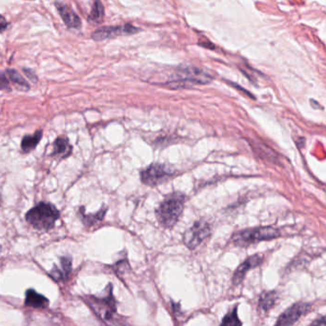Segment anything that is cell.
Segmentation results:
<instances>
[{
	"label": "cell",
	"instance_id": "1",
	"mask_svg": "<svg viewBox=\"0 0 326 326\" xmlns=\"http://www.w3.org/2000/svg\"><path fill=\"white\" fill-rule=\"evenodd\" d=\"M86 303L106 326H127L116 313V303L113 298L111 285L110 289H108L107 297L100 299L91 296L86 298Z\"/></svg>",
	"mask_w": 326,
	"mask_h": 326
},
{
	"label": "cell",
	"instance_id": "2",
	"mask_svg": "<svg viewBox=\"0 0 326 326\" xmlns=\"http://www.w3.org/2000/svg\"><path fill=\"white\" fill-rule=\"evenodd\" d=\"M59 212L51 203L40 202L27 212L26 221L33 228L42 231L53 229L56 221L59 219Z\"/></svg>",
	"mask_w": 326,
	"mask_h": 326
},
{
	"label": "cell",
	"instance_id": "3",
	"mask_svg": "<svg viewBox=\"0 0 326 326\" xmlns=\"http://www.w3.org/2000/svg\"><path fill=\"white\" fill-rule=\"evenodd\" d=\"M185 203V196L181 193H174L169 195L163 200L157 211L156 215L159 223L165 227H173L178 221L183 211Z\"/></svg>",
	"mask_w": 326,
	"mask_h": 326
},
{
	"label": "cell",
	"instance_id": "4",
	"mask_svg": "<svg viewBox=\"0 0 326 326\" xmlns=\"http://www.w3.org/2000/svg\"><path fill=\"white\" fill-rule=\"evenodd\" d=\"M212 80L210 74L193 66L180 67L174 74V78L168 82L170 88H186L197 84H207Z\"/></svg>",
	"mask_w": 326,
	"mask_h": 326
},
{
	"label": "cell",
	"instance_id": "5",
	"mask_svg": "<svg viewBox=\"0 0 326 326\" xmlns=\"http://www.w3.org/2000/svg\"><path fill=\"white\" fill-rule=\"evenodd\" d=\"M280 236L281 233L273 227H258L236 233L232 242L237 246H247L256 242L270 241Z\"/></svg>",
	"mask_w": 326,
	"mask_h": 326
},
{
	"label": "cell",
	"instance_id": "6",
	"mask_svg": "<svg viewBox=\"0 0 326 326\" xmlns=\"http://www.w3.org/2000/svg\"><path fill=\"white\" fill-rule=\"evenodd\" d=\"M173 172L164 164L154 163L140 173L141 181L148 186H156L172 176Z\"/></svg>",
	"mask_w": 326,
	"mask_h": 326
},
{
	"label": "cell",
	"instance_id": "7",
	"mask_svg": "<svg viewBox=\"0 0 326 326\" xmlns=\"http://www.w3.org/2000/svg\"><path fill=\"white\" fill-rule=\"evenodd\" d=\"M210 225L205 221L196 222L183 237L184 244L189 249H195L210 235Z\"/></svg>",
	"mask_w": 326,
	"mask_h": 326
},
{
	"label": "cell",
	"instance_id": "8",
	"mask_svg": "<svg viewBox=\"0 0 326 326\" xmlns=\"http://www.w3.org/2000/svg\"><path fill=\"white\" fill-rule=\"evenodd\" d=\"M140 30L131 25V24H125V25H119V26H107L97 29L95 32L92 33V38L95 41H102L109 38H114L116 36L120 35H130L135 34L139 32Z\"/></svg>",
	"mask_w": 326,
	"mask_h": 326
},
{
	"label": "cell",
	"instance_id": "9",
	"mask_svg": "<svg viewBox=\"0 0 326 326\" xmlns=\"http://www.w3.org/2000/svg\"><path fill=\"white\" fill-rule=\"evenodd\" d=\"M311 308L312 307L309 304H305V303L294 304L279 317L275 326H292L303 316L307 314L311 310Z\"/></svg>",
	"mask_w": 326,
	"mask_h": 326
},
{
	"label": "cell",
	"instance_id": "10",
	"mask_svg": "<svg viewBox=\"0 0 326 326\" xmlns=\"http://www.w3.org/2000/svg\"><path fill=\"white\" fill-rule=\"evenodd\" d=\"M263 257L261 255H254L252 257H249L248 259H246L235 271L233 279H232L233 284L235 285L241 284L246 273L253 268L259 266L261 263H263Z\"/></svg>",
	"mask_w": 326,
	"mask_h": 326
},
{
	"label": "cell",
	"instance_id": "11",
	"mask_svg": "<svg viewBox=\"0 0 326 326\" xmlns=\"http://www.w3.org/2000/svg\"><path fill=\"white\" fill-rule=\"evenodd\" d=\"M55 6H56V9L59 12V14H60L62 20L65 23V25L68 28L79 29L81 27L80 18L77 16V14L69 6H67L66 4H63V3H60V2H56Z\"/></svg>",
	"mask_w": 326,
	"mask_h": 326
},
{
	"label": "cell",
	"instance_id": "12",
	"mask_svg": "<svg viewBox=\"0 0 326 326\" xmlns=\"http://www.w3.org/2000/svg\"><path fill=\"white\" fill-rule=\"evenodd\" d=\"M53 151L52 156L64 158L69 157L72 153V146L67 137H57L53 142Z\"/></svg>",
	"mask_w": 326,
	"mask_h": 326
},
{
	"label": "cell",
	"instance_id": "13",
	"mask_svg": "<svg viewBox=\"0 0 326 326\" xmlns=\"http://www.w3.org/2000/svg\"><path fill=\"white\" fill-rule=\"evenodd\" d=\"M60 263H61V269H59L58 267L55 266V267H53V270L50 273L52 279L56 282L66 280L67 277L72 271V261L70 258H68V257L61 258Z\"/></svg>",
	"mask_w": 326,
	"mask_h": 326
},
{
	"label": "cell",
	"instance_id": "14",
	"mask_svg": "<svg viewBox=\"0 0 326 326\" xmlns=\"http://www.w3.org/2000/svg\"><path fill=\"white\" fill-rule=\"evenodd\" d=\"M25 304L34 308H45L49 305V300L33 289H28L26 292Z\"/></svg>",
	"mask_w": 326,
	"mask_h": 326
},
{
	"label": "cell",
	"instance_id": "15",
	"mask_svg": "<svg viewBox=\"0 0 326 326\" xmlns=\"http://www.w3.org/2000/svg\"><path fill=\"white\" fill-rule=\"evenodd\" d=\"M42 138V131H36L33 135L25 136L22 138L21 150L24 153H29L34 150Z\"/></svg>",
	"mask_w": 326,
	"mask_h": 326
},
{
	"label": "cell",
	"instance_id": "16",
	"mask_svg": "<svg viewBox=\"0 0 326 326\" xmlns=\"http://www.w3.org/2000/svg\"><path fill=\"white\" fill-rule=\"evenodd\" d=\"M6 74L8 75L9 79L13 84L17 86L18 89H20L22 91H28L30 89V85L28 83V81L24 79V77L17 71L13 69H8L6 71Z\"/></svg>",
	"mask_w": 326,
	"mask_h": 326
},
{
	"label": "cell",
	"instance_id": "17",
	"mask_svg": "<svg viewBox=\"0 0 326 326\" xmlns=\"http://www.w3.org/2000/svg\"><path fill=\"white\" fill-rule=\"evenodd\" d=\"M277 293L275 291L263 292L259 300V305L263 311H269L273 307L277 301Z\"/></svg>",
	"mask_w": 326,
	"mask_h": 326
},
{
	"label": "cell",
	"instance_id": "18",
	"mask_svg": "<svg viewBox=\"0 0 326 326\" xmlns=\"http://www.w3.org/2000/svg\"><path fill=\"white\" fill-rule=\"evenodd\" d=\"M104 16V7L100 0H95L92 11L89 16V20L95 23H100Z\"/></svg>",
	"mask_w": 326,
	"mask_h": 326
},
{
	"label": "cell",
	"instance_id": "19",
	"mask_svg": "<svg viewBox=\"0 0 326 326\" xmlns=\"http://www.w3.org/2000/svg\"><path fill=\"white\" fill-rule=\"evenodd\" d=\"M221 326H242V322L238 316V307L236 306L230 312L224 316Z\"/></svg>",
	"mask_w": 326,
	"mask_h": 326
},
{
	"label": "cell",
	"instance_id": "20",
	"mask_svg": "<svg viewBox=\"0 0 326 326\" xmlns=\"http://www.w3.org/2000/svg\"><path fill=\"white\" fill-rule=\"evenodd\" d=\"M106 209L100 210L98 213H96L95 215H82V221L85 223V225L91 226L94 225L95 223L102 221L104 219L105 216Z\"/></svg>",
	"mask_w": 326,
	"mask_h": 326
},
{
	"label": "cell",
	"instance_id": "21",
	"mask_svg": "<svg viewBox=\"0 0 326 326\" xmlns=\"http://www.w3.org/2000/svg\"><path fill=\"white\" fill-rule=\"evenodd\" d=\"M0 90L2 91H11V85L6 74L0 72Z\"/></svg>",
	"mask_w": 326,
	"mask_h": 326
},
{
	"label": "cell",
	"instance_id": "22",
	"mask_svg": "<svg viewBox=\"0 0 326 326\" xmlns=\"http://www.w3.org/2000/svg\"><path fill=\"white\" fill-rule=\"evenodd\" d=\"M310 326H326V315L317 319Z\"/></svg>",
	"mask_w": 326,
	"mask_h": 326
},
{
	"label": "cell",
	"instance_id": "23",
	"mask_svg": "<svg viewBox=\"0 0 326 326\" xmlns=\"http://www.w3.org/2000/svg\"><path fill=\"white\" fill-rule=\"evenodd\" d=\"M8 28V22L3 15L0 14V32H3Z\"/></svg>",
	"mask_w": 326,
	"mask_h": 326
},
{
	"label": "cell",
	"instance_id": "24",
	"mask_svg": "<svg viewBox=\"0 0 326 326\" xmlns=\"http://www.w3.org/2000/svg\"><path fill=\"white\" fill-rule=\"evenodd\" d=\"M24 73L25 74L32 80V82H36L37 81V77L36 75L34 74V73L31 71V70H28V69H24Z\"/></svg>",
	"mask_w": 326,
	"mask_h": 326
},
{
	"label": "cell",
	"instance_id": "25",
	"mask_svg": "<svg viewBox=\"0 0 326 326\" xmlns=\"http://www.w3.org/2000/svg\"><path fill=\"white\" fill-rule=\"evenodd\" d=\"M0 206H1V195H0Z\"/></svg>",
	"mask_w": 326,
	"mask_h": 326
}]
</instances>
